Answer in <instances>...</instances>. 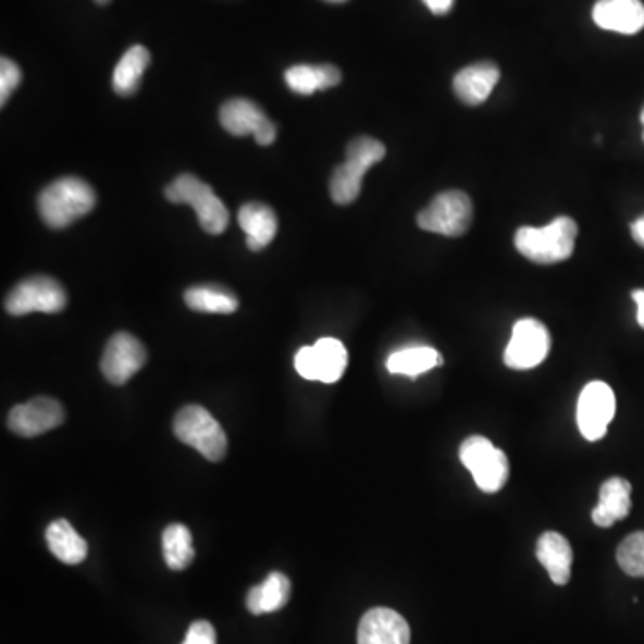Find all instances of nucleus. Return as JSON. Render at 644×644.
<instances>
[{"label": "nucleus", "instance_id": "nucleus-10", "mask_svg": "<svg viewBox=\"0 0 644 644\" xmlns=\"http://www.w3.org/2000/svg\"><path fill=\"white\" fill-rule=\"evenodd\" d=\"M552 346L548 330L537 319H521L516 322L507 349L505 366L516 371H529L546 360Z\"/></svg>", "mask_w": 644, "mask_h": 644}, {"label": "nucleus", "instance_id": "nucleus-30", "mask_svg": "<svg viewBox=\"0 0 644 644\" xmlns=\"http://www.w3.org/2000/svg\"><path fill=\"white\" fill-rule=\"evenodd\" d=\"M183 644H216V634L213 624L208 623L205 619L191 623Z\"/></svg>", "mask_w": 644, "mask_h": 644}, {"label": "nucleus", "instance_id": "nucleus-17", "mask_svg": "<svg viewBox=\"0 0 644 644\" xmlns=\"http://www.w3.org/2000/svg\"><path fill=\"white\" fill-rule=\"evenodd\" d=\"M499 69L491 61H482L474 65L466 66L458 72L454 79V90L458 99L468 107H479L487 101L498 85Z\"/></svg>", "mask_w": 644, "mask_h": 644}, {"label": "nucleus", "instance_id": "nucleus-9", "mask_svg": "<svg viewBox=\"0 0 644 644\" xmlns=\"http://www.w3.org/2000/svg\"><path fill=\"white\" fill-rule=\"evenodd\" d=\"M294 366L305 380L335 383L348 368V351L337 338H321L313 346L299 349Z\"/></svg>", "mask_w": 644, "mask_h": 644}, {"label": "nucleus", "instance_id": "nucleus-5", "mask_svg": "<svg viewBox=\"0 0 644 644\" xmlns=\"http://www.w3.org/2000/svg\"><path fill=\"white\" fill-rule=\"evenodd\" d=\"M166 199L176 205H190L197 213V221L210 235L226 232L230 213L212 187L191 174H182L165 188Z\"/></svg>", "mask_w": 644, "mask_h": 644}, {"label": "nucleus", "instance_id": "nucleus-15", "mask_svg": "<svg viewBox=\"0 0 644 644\" xmlns=\"http://www.w3.org/2000/svg\"><path fill=\"white\" fill-rule=\"evenodd\" d=\"M358 644H410V627L396 610L376 607L358 624Z\"/></svg>", "mask_w": 644, "mask_h": 644}, {"label": "nucleus", "instance_id": "nucleus-6", "mask_svg": "<svg viewBox=\"0 0 644 644\" xmlns=\"http://www.w3.org/2000/svg\"><path fill=\"white\" fill-rule=\"evenodd\" d=\"M460 462L471 471L482 493H498L509 480V458L482 435H473L463 441L460 446Z\"/></svg>", "mask_w": 644, "mask_h": 644}, {"label": "nucleus", "instance_id": "nucleus-21", "mask_svg": "<svg viewBox=\"0 0 644 644\" xmlns=\"http://www.w3.org/2000/svg\"><path fill=\"white\" fill-rule=\"evenodd\" d=\"M290 593H293V584L288 577L274 571L263 580L262 584L247 593V610L255 616L271 615L288 604Z\"/></svg>", "mask_w": 644, "mask_h": 644}, {"label": "nucleus", "instance_id": "nucleus-31", "mask_svg": "<svg viewBox=\"0 0 644 644\" xmlns=\"http://www.w3.org/2000/svg\"><path fill=\"white\" fill-rule=\"evenodd\" d=\"M433 15H446L454 8L455 0H423Z\"/></svg>", "mask_w": 644, "mask_h": 644}, {"label": "nucleus", "instance_id": "nucleus-35", "mask_svg": "<svg viewBox=\"0 0 644 644\" xmlns=\"http://www.w3.org/2000/svg\"><path fill=\"white\" fill-rule=\"evenodd\" d=\"M327 2H335V4H338V2H346V0H327Z\"/></svg>", "mask_w": 644, "mask_h": 644}, {"label": "nucleus", "instance_id": "nucleus-23", "mask_svg": "<svg viewBox=\"0 0 644 644\" xmlns=\"http://www.w3.org/2000/svg\"><path fill=\"white\" fill-rule=\"evenodd\" d=\"M343 76L333 65H296L285 72V83L299 96H312L315 91L327 90L340 83Z\"/></svg>", "mask_w": 644, "mask_h": 644}, {"label": "nucleus", "instance_id": "nucleus-22", "mask_svg": "<svg viewBox=\"0 0 644 644\" xmlns=\"http://www.w3.org/2000/svg\"><path fill=\"white\" fill-rule=\"evenodd\" d=\"M47 546L51 549L55 559L69 566H76L83 562L88 555V544L85 538L77 534L66 519H55L46 532Z\"/></svg>", "mask_w": 644, "mask_h": 644}, {"label": "nucleus", "instance_id": "nucleus-18", "mask_svg": "<svg viewBox=\"0 0 644 644\" xmlns=\"http://www.w3.org/2000/svg\"><path fill=\"white\" fill-rule=\"evenodd\" d=\"M632 485L629 480L609 479L599 487V501L594 507L591 518L599 529H610L616 521H623L632 510Z\"/></svg>", "mask_w": 644, "mask_h": 644}, {"label": "nucleus", "instance_id": "nucleus-24", "mask_svg": "<svg viewBox=\"0 0 644 644\" xmlns=\"http://www.w3.org/2000/svg\"><path fill=\"white\" fill-rule=\"evenodd\" d=\"M151 63L146 47L135 46L122 55L113 72V90L116 96L129 97L140 88L141 76Z\"/></svg>", "mask_w": 644, "mask_h": 644}, {"label": "nucleus", "instance_id": "nucleus-34", "mask_svg": "<svg viewBox=\"0 0 644 644\" xmlns=\"http://www.w3.org/2000/svg\"><path fill=\"white\" fill-rule=\"evenodd\" d=\"M96 2H97V4L104 5V4H110L111 0H96Z\"/></svg>", "mask_w": 644, "mask_h": 644}, {"label": "nucleus", "instance_id": "nucleus-4", "mask_svg": "<svg viewBox=\"0 0 644 644\" xmlns=\"http://www.w3.org/2000/svg\"><path fill=\"white\" fill-rule=\"evenodd\" d=\"M174 435L212 462H221L226 457V432L212 413L199 405H188L177 412Z\"/></svg>", "mask_w": 644, "mask_h": 644}, {"label": "nucleus", "instance_id": "nucleus-14", "mask_svg": "<svg viewBox=\"0 0 644 644\" xmlns=\"http://www.w3.org/2000/svg\"><path fill=\"white\" fill-rule=\"evenodd\" d=\"M65 421V410L52 398H36L16 405L8 418V426L21 437H38L58 429Z\"/></svg>", "mask_w": 644, "mask_h": 644}, {"label": "nucleus", "instance_id": "nucleus-25", "mask_svg": "<svg viewBox=\"0 0 644 644\" xmlns=\"http://www.w3.org/2000/svg\"><path fill=\"white\" fill-rule=\"evenodd\" d=\"M438 366H443V357L437 349L429 348V346L399 349V351L393 352L387 360L388 373L410 377L429 373Z\"/></svg>", "mask_w": 644, "mask_h": 644}, {"label": "nucleus", "instance_id": "nucleus-36", "mask_svg": "<svg viewBox=\"0 0 644 644\" xmlns=\"http://www.w3.org/2000/svg\"><path fill=\"white\" fill-rule=\"evenodd\" d=\"M641 122H643V126H644V108L643 111H641ZM644 138V135H643Z\"/></svg>", "mask_w": 644, "mask_h": 644}, {"label": "nucleus", "instance_id": "nucleus-33", "mask_svg": "<svg viewBox=\"0 0 644 644\" xmlns=\"http://www.w3.org/2000/svg\"><path fill=\"white\" fill-rule=\"evenodd\" d=\"M632 237L641 247H644V215L632 224Z\"/></svg>", "mask_w": 644, "mask_h": 644}, {"label": "nucleus", "instance_id": "nucleus-19", "mask_svg": "<svg viewBox=\"0 0 644 644\" xmlns=\"http://www.w3.org/2000/svg\"><path fill=\"white\" fill-rule=\"evenodd\" d=\"M538 562L548 571L549 579L557 585H566L571 580L573 549L568 538L559 532H544L537 541Z\"/></svg>", "mask_w": 644, "mask_h": 644}, {"label": "nucleus", "instance_id": "nucleus-20", "mask_svg": "<svg viewBox=\"0 0 644 644\" xmlns=\"http://www.w3.org/2000/svg\"><path fill=\"white\" fill-rule=\"evenodd\" d=\"M238 224L246 233L247 247L251 251H262L276 237V213L263 202L244 205L238 212Z\"/></svg>", "mask_w": 644, "mask_h": 644}, {"label": "nucleus", "instance_id": "nucleus-7", "mask_svg": "<svg viewBox=\"0 0 644 644\" xmlns=\"http://www.w3.org/2000/svg\"><path fill=\"white\" fill-rule=\"evenodd\" d=\"M473 221V202L468 194L449 190L438 194L423 212L419 213L421 230L444 237H460L468 232Z\"/></svg>", "mask_w": 644, "mask_h": 644}, {"label": "nucleus", "instance_id": "nucleus-16", "mask_svg": "<svg viewBox=\"0 0 644 644\" xmlns=\"http://www.w3.org/2000/svg\"><path fill=\"white\" fill-rule=\"evenodd\" d=\"M593 21L602 29L635 35L644 27V4L641 0H598Z\"/></svg>", "mask_w": 644, "mask_h": 644}, {"label": "nucleus", "instance_id": "nucleus-32", "mask_svg": "<svg viewBox=\"0 0 644 644\" xmlns=\"http://www.w3.org/2000/svg\"><path fill=\"white\" fill-rule=\"evenodd\" d=\"M632 299L637 305V322H640V326L644 330V290H634L632 293Z\"/></svg>", "mask_w": 644, "mask_h": 644}, {"label": "nucleus", "instance_id": "nucleus-1", "mask_svg": "<svg viewBox=\"0 0 644 644\" xmlns=\"http://www.w3.org/2000/svg\"><path fill=\"white\" fill-rule=\"evenodd\" d=\"M96 191L79 177H61L47 185L38 197L41 221L52 230L71 226L96 207Z\"/></svg>", "mask_w": 644, "mask_h": 644}, {"label": "nucleus", "instance_id": "nucleus-27", "mask_svg": "<svg viewBox=\"0 0 644 644\" xmlns=\"http://www.w3.org/2000/svg\"><path fill=\"white\" fill-rule=\"evenodd\" d=\"M161 544L166 566L172 571H183L194 562L196 549L191 543L190 530L185 524H169L161 535Z\"/></svg>", "mask_w": 644, "mask_h": 644}, {"label": "nucleus", "instance_id": "nucleus-28", "mask_svg": "<svg viewBox=\"0 0 644 644\" xmlns=\"http://www.w3.org/2000/svg\"><path fill=\"white\" fill-rule=\"evenodd\" d=\"M616 559L623 573L634 579H644V532H635L624 538L619 544Z\"/></svg>", "mask_w": 644, "mask_h": 644}, {"label": "nucleus", "instance_id": "nucleus-8", "mask_svg": "<svg viewBox=\"0 0 644 644\" xmlns=\"http://www.w3.org/2000/svg\"><path fill=\"white\" fill-rule=\"evenodd\" d=\"M66 293L54 277L33 276L18 283L5 297V312L21 318L27 313H58L65 310Z\"/></svg>", "mask_w": 644, "mask_h": 644}, {"label": "nucleus", "instance_id": "nucleus-12", "mask_svg": "<svg viewBox=\"0 0 644 644\" xmlns=\"http://www.w3.org/2000/svg\"><path fill=\"white\" fill-rule=\"evenodd\" d=\"M221 124L230 135L255 136L258 146H271L276 140V126L257 102L249 99H230L219 113Z\"/></svg>", "mask_w": 644, "mask_h": 644}, {"label": "nucleus", "instance_id": "nucleus-29", "mask_svg": "<svg viewBox=\"0 0 644 644\" xmlns=\"http://www.w3.org/2000/svg\"><path fill=\"white\" fill-rule=\"evenodd\" d=\"M21 81L22 72L15 61L2 58L0 60V104L2 107L10 101L11 94L16 90V86L21 85Z\"/></svg>", "mask_w": 644, "mask_h": 644}, {"label": "nucleus", "instance_id": "nucleus-3", "mask_svg": "<svg viewBox=\"0 0 644 644\" xmlns=\"http://www.w3.org/2000/svg\"><path fill=\"white\" fill-rule=\"evenodd\" d=\"M385 158V146L371 136H360L349 141L346 161L333 172L330 194L337 205H351L362 190L363 176L371 166Z\"/></svg>", "mask_w": 644, "mask_h": 644}, {"label": "nucleus", "instance_id": "nucleus-26", "mask_svg": "<svg viewBox=\"0 0 644 644\" xmlns=\"http://www.w3.org/2000/svg\"><path fill=\"white\" fill-rule=\"evenodd\" d=\"M185 302L194 312L233 313L238 310V297L221 285H196L185 293Z\"/></svg>", "mask_w": 644, "mask_h": 644}, {"label": "nucleus", "instance_id": "nucleus-2", "mask_svg": "<svg viewBox=\"0 0 644 644\" xmlns=\"http://www.w3.org/2000/svg\"><path fill=\"white\" fill-rule=\"evenodd\" d=\"M577 235L579 227L573 219L557 216L548 226L521 227L516 233V249L530 262L552 265L573 255Z\"/></svg>", "mask_w": 644, "mask_h": 644}, {"label": "nucleus", "instance_id": "nucleus-13", "mask_svg": "<svg viewBox=\"0 0 644 644\" xmlns=\"http://www.w3.org/2000/svg\"><path fill=\"white\" fill-rule=\"evenodd\" d=\"M147 360V351L132 333L121 332L108 340L102 352L101 371L108 382L124 385L135 376Z\"/></svg>", "mask_w": 644, "mask_h": 644}, {"label": "nucleus", "instance_id": "nucleus-11", "mask_svg": "<svg viewBox=\"0 0 644 644\" xmlns=\"http://www.w3.org/2000/svg\"><path fill=\"white\" fill-rule=\"evenodd\" d=\"M616 413L615 391L604 382H591L580 394L577 421L587 441L596 443L605 437Z\"/></svg>", "mask_w": 644, "mask_h": 644}]
</instances>
